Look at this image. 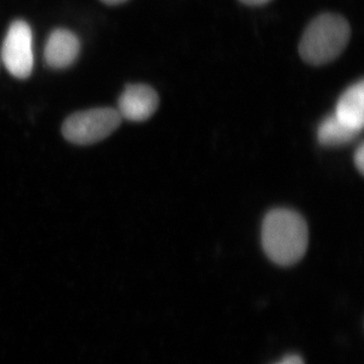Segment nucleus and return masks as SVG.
I'll return each mask as SVG.
<instances>
[{
  "label": "nucleus",
  "mask_w": 364,
  "mask_h": 364,
  "mask_svg": "<svg viewBox=\"0 0 364 364\" xmlns=\"http://www.w3.org/2000/svg\"><path fill=\"white\" fill-rule=\"evenodd\" d=\"M277 364H305L304 363L303 359L299 358L298 355H287V358L282 359Z\"/></svg>",
  "instance_id": "nucleus-10"
},
{
  "label": "nucleus",
  "mask_w": 364,
  "mask_h": 364,
  "mask_svg": "<svg viewBox=\"0 0 364 364\" xmlns=\"http://www.w3.org/2000/svg\"><path fill=\"white\" fill-rule=\"evenodd\" d=\"M80 42L77 36L65 28L53 31L45 46V61L54 69L69 67L77 59Z\"/></svg>",
  "instance_id": "nucleus-6"
},
{
  "label": "nucleus",
  "mask_w": 364,
  "mask_h": 364,
  "mask_svg": "<svg viewBox=\"0 0 364 364\" xmlns=\"http://www.w3.org/2000/svg\"><path fill=\"white\" fill-rule=\"evenodd\" d=\"M117 111L122 119L144 122L153 116L159 105L156 91L146 85H129L119 98Z\"/></svg>",
  "instance_id": "nucleus-5"
},
{
  "label": "nucleus",
  "mask_w": 364,
  "mask_h": 364,
  "mask_svg": "<svg viewBox=\"0 0 364 364\" xmlns=\"http://www.w3.org/2000/svg\"><path fill=\"white\" fill-rule=\"evenodd\" d=\"M354 162H355L356 167H358L359 171L363 173L364 169V147L363 144L359 146L355 154H354Z\"/></svg>",
  "instance_id": "nucleus-9"
},
{
  "label": "nucleus",
  "mask_w": 364,
  "mask_h": 364,
  "mask_svg": "<svg viewBox=\"0 0 364 364\" xmlns=\"http://www.w3.org/2000/svg\"><path fill=\"white\" fill-rule=\"evenodd\" d=\"M262 246L277 264L287 267L301 259L308 247L309 231L304 218L294 210L277 208L262 224Z\"/></svg>",
  "instance_id": "nucleus-1"
},
{
  "label": "nucleus",
  "mask_w": 364,
  "mask_h": 364,
  "mask_svg": "<svg viewBox=\"0 0 364 364\" xmlns=\"http://www.w3.org/2000/svg\"><path fill=\"white\" fill-rule=\"evenodd\" d=\"M0 59L14 77L26 79L32 73L33 33L25 21H14L9 26L2 45Z\"/></svg>",
  "instance_id": "nucleus-4"
},
{
  "label": "nucleus",
  "mask_w": 364,
  "mask_h": 364,
  "mask_svg": "<svg viewBox=\"0 0 364 364\" xmlns=\"http://www.w3.org/2000/svg\"><path fill=\"white\" fill-rule=\"evenodd\" d=\"M122 117L112 107H98L71 114L64 122L62 134L76 145H90L105 140L119 128Z\"/></svg>",
  "instance_id": "nucleus-3"
},
{
  "label": "nucleus",
  "mask_w": 364,
  "mask_h": 364,
  "mask_svg": "<svg viewBox=\"0 0 364 364\" xmlns=\"http://www.w3.org/2000/svg\"><path fill=\"white\" fill-rule=\"evenodd\" d=\"M102 1L105 4H109V6H117V4H123L127 0H102Z\"/></svg>",
  "instance_id": "nucleus-12"
},
{
  "label": "nucleus",
  "mask_w": 364,
  "mask_h": 364,
  "mask_svg": "<svg viewBox=\"0 0 364 364\" xmlns=\"http://www.w3.org/2000/svg\"><path fill=\"white\" fill-rule=\"evenodd\" d=\"M335 116L355 132H360L364 122L363 80L354 83L344 91L336 105Z\"/></svg>",
  "instance_id": "nucleus-7"
},
{
  "label": "nucleus",
  "mask_w": 364,
  "mask_h": 364,
  "mask_svg": "<svg viewBox=\"0 0 364 364\" xmlns=\"http://www.w3.org/2000/svg\"><path fill=\"white\" fill-rule=\"evenodd\" d=\"M350 36V26L343 16L321 14L306 26L299 43V55L311 65H325L344 51Z\"/></svg>",
  "instance_id": "nucleus-2"
},
{
  "label": "nucleus",
  "mask_w": 364,
  "mask_h": 364,
  "mask_svg": "<svg viewBox=\"0 0 364 364\" xmlns=\"http://www.w3.org/2000/svg\"><path fill=\"white\" fill-rule=\"evenodd\" d=\"M358 134L342 123L335 114H331L318 126V140L326 147H340L351 143Z\"/></svg>",
  "instance_id": "nucleus-8"
},
{
  "label": "nucleus",
  "mask_w": 364,
  "mask_h": 364,
  "mask_svg": "<svg viewBox=\"0 0 364 364\" xmlns=\"http://www.w3.org/2000/svg\"><path fill=\"white\" fill-rule=\"evenodd\" d=\"M240 1L247 6H262V4L269 2L270 0H240Z\"/></svg>",
  "instance_id": "nucleus-11"
}]
</instances>
